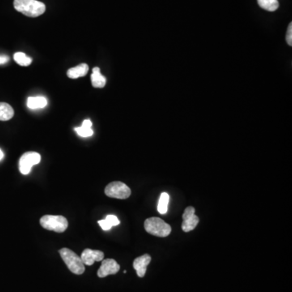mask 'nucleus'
<instances>
[{
    "label": "nucleus",
    "mask_w": 292,
    "mask_h": 292,
    "mask_svg": "<svg viewBox=\"0 0 292 292\" xmlns=\"http://www.w3.org/2000/svg\"><path fill=\"white\" fill-rule=\"evenodd\" d=\"M14 8L29 18H38L46 11L45 5L37 0H14Z\"/></svg>",
    "instance_id": "1"
},
{
    "label": "nucleus",
    "mask_w": 292,
    "mask_h": 292,
    "mask_svg": "<svg viewBox=\"0 0 292 292\" xmlns=\"http://www.w3.org/2000/svg\"><path fill=\"white\" fill-rule=\"evenodd\" d=\"M60 254L64 263L66 264L69 270L75 274L81 275L85 272L86 268L82 262L81 257L69 248H62L60 250Z\"/></svg>",
    "instance_id": "2"
},
{
    "label": "nucleus",
    "mask_w": 292,
    "mask_h": 292,
    "mask_svg": "<svg viewBox=\"0 0 292 292\" xmlns=\"http://www.w3.org/2000/svg\"><path fill=\"white\" fill-rule=\"evenodd\" d=\"M145 229L150 235L158 237L168 236L171 232V227L169 224L159 218H149L145 221Z\"/></svg>",
    "instance_id": "3"
},
{
    "label": "nucleus",
    "mask_w": 292,
    "mask_h": 292,
    "mask_svg": "<svg viewBox=\"0 0 292 292\" xmlns=\"http://www.w3.org/2000/svg\"><path fill=\"white\" fill-rule=\"evenodd\" d=\"M41 226L48 230L63 233L69 226V222L65 217L61 215H45L40 219Z\"/></svg>",
    "instance_id": "4"
},
{
    "label": "nucleus",
    "mask_w": 292,
    "mask_h": 292,
    "mask_svg": "<svg viewBox=\"0 0 292 292\" xmlns=\"http://www.w3.org/2000/svg\"><path fill=\"white\" fill-rule=\"evenodd\" d=\"M131 189L123 182L114 181L105 188V194L111 198L128 199L131 195Z\"/></svg>",
    "instance_id": "5"
},
{
    "label": "nucleus",
    "mask_w": 292,
    "mask_h": 292,
    "mask_svg": "<svg viewBox=\"0 0 292 292\" xmlns=\"http://www.w3.org/2000/svg\"><path fill=\"white\" fill-rule=\"evenodd\" d=\"M41 162V155L36 152H27L21 157L19 161L20 172L23 175H28L32 166Z\"/></svg>",
    "instance_id": "6"
},
{
    "label": "nucleus",
    "mask_w": 292,
    "mask_h": 292,
    "mask_svg": "<svg viewBox=\"0 0 292 292\" xmlns=\"http://www.w3.org/2000/svg\"><path fill=\"white\" fill-rule=\"evenodd\" d=\"M182 229L184 232H189L196 228L199 223V218L195 214L194 207L188 206L186 208L183 214Z\"/></svg>",
    "instance_id": "7"
},
{
    "label": "nucleus",
    "mask_w": 292,
    "mask_h": 292,
    "mask_svg": "<svg viewBox=\"0 0 292 292\" xmlns=\"http://www.w3.org/2000/svg\"><path fill=\"white\" fill-rule=\"evenodd\" d=\"M120 269V264L114 259H106L103 260L102 265L98 270V276L99 277H105L108 275L115 274L119 272Z\"/></svg>",
    "instance_id": "8"
},
{
    "label": "nucleus",
    "mask_w": 292,
    "mask_h": 292,
    "mask_svg": "<svg viewBox=\"0 0 292 292\" xmlns=\"http://www.w3.org/2000/svg\"><path fill=\"white\" fill-rule=\"evenodd\" d=\"M81 260L85 265H92L96 261H102L104 259V253L99 250L86 248L81 254Z\"/></svg>",
    "instance_id": "9"
},
{
    "label": "nucleus",
    "mask_w": 292,
    "mask_h": 292,
    "mask_svg": "<svg viewBox=\"0 0 292 292\" xmlns=\"http://www.w3.org/2000/svg\"><path fill=\"white\" fill-rule=\"evenodd\" d=\"M151 261V256L149 254L136 258L133 261V268L137 271V275L140 277H143L146 273L148 264Z\"/></svg>",
    "instance_id": "10"
},
{
    "label": "nucleus",
    "mask_w": 292,
    "mask_h": 292,
    "mask_svg": "<svg viewBox=\"0 0 292 292\" xmlns=\"http://www.w3.org/2000/svg\"><path fill=\"white\" fill-rule=\"evenodd\" d=\"M89 71V66L86 64H79L78 66L68 71V77L71 79H77L79 77H85Z\"/></svg>",
    "instance_id": "11"
},
{
    "label": "nucleus",
    "mask_w": 292,
    "mask_h": 292,
    "mask_svg": "<svg viewBox=\"0 0 292 292\" xmlns=\"http://www.w3.org/2000/svg\"><path fill=\"white\" fill-rule=\"evenodd\" d=\"M92 86L94 88H103L106 86L107 79L103 75L101 74L99 68H94L91 75Z\"/></svg>",
    "instance_id": "12"
},
{
    "label": "nucleus",
    "mask_w": 292,
    "mask_h": 292,
    "mask_svg": "<svg viewBox=\"0 0 292 292\" xmlns=\"http://www.w3.org/2000/svg\"><path fill=\"white\" fill-rule=\"evenodd\" d=\"M47 105V98L44 97H30L27 100V107L31 110L42 109Z\"/></svg>",
    "instance_id": "13"
},
{
    "label": "nucleus",
    "mask_w": 292,
    "mask_h": 292,
    "mask_svg": "<svg viewBox=\"0 0 292 292\" xmlns=\"http://www.w3.org/2000/svg\"><path fill=\"white\" fill-rule=\"evenodd\" d=\"M75 131L81 137H90L94 134V131L92 129V122L90 120H84L81 127L75 128Z\"/></svg>",
    "instance_id": "14"
},
{
    "label": "nucleus",
    "mask_w": 292,
    "mask_h": 292,
    "mask_svg": "<svg viewBox=\"0 0 292 292\" xmlns=\"http://www.w3.org/2000/svg\"><path fill=\"white\" fill-rule=\"evenodd\" d=\"M14 115L13 107L6 103H0V121L11 120Z\"/></svg>",
    "instance_id": "15"
},
{
    "label": "nucleus",
    "mask_w": 292,
    "mask_h": 292,
    "mask_svg": "<svg viewBox=\"0 0 292 292\" xmlns=\"http://www.w3.org/2000/svg\"><path fill=\"white\" fill-rule=\"evenodd\" d=\"M258 5L268 12H274L278 9L279 3L277 0H257Z\"/></svg>",
    "instance_id": "16"
},
{
    "label": "nucleus",
    "mask_w": 292,
    "mask_h": 292,
    "mask_svg": "<svg viewBox=\"0 0 292 292\" xmlns=\"http://www.w3.org/2000/svg\"><path fill=\"white\" fill-rule=\"evenodd\" d=\"M169 200L170 196L166 192H162L161 194L159 201H158V210L161 214H166L168 209Z\"/></svg>",
    "instance_id": "17"
},
{
    "label": "nucleus",
    "mask_w": 292,
    "mask_h": 292,
    "mask_svg": "<svg viewBox=\"0 0 292 292\" xmlns=\"http://www.w3.org/2000/svg\"><path fill=\"white\" fill-rule=\"evenodd\" d=\"M14 60L19 64L20 66H30L32 63V59L26 56V54L22 52H18L14 55Z\"/></svg>",
    "instance_id": "18"
},
{
    "label": "nucleus",
    "mask_w": 292,
    "mask_h": 292,
    "mask_svg": "<svg viewBox=\"0 0 292 292\" xmlns=\"http://www.w3.org/2000/svg\"><path fill=\"white\" fill-rule=\"evenodd\" d=\"M106 220L109 222L111 226H118L120 223V220L115 215H107Z\"/></svg>",
    "instance_id": "19"
},
{
    "label": "nucleus",
    "mask_w": 292,
    "mask_h": 292,
    "mask_svg": "<svg viewBox=\"0 0 292 292\" xmlns=\"http://www.w3.org/2000/svg\"><path fill=\"white\" fill-rule=\"evenodd\" d=\"M286 43L288 45L291 47L292 46V23L289 24L287 28V33H286Z\"/></svg>",
    "instance_id": "20"
},
{
    "label": "nucleus",
    "mask_w": 292,
    "mask_h": 292,
    "mask_svg": "<svg viewBox=\"0 0 292 292\" xmlns=\"http://www.w3.org/2000/svg\"><path fill=\"white\" fill-rule=\"evenodd\" d=\"M98 224L100 225L102 229L104 230H109L110 229H111V227H112V226L110 225L109 222H107L106 219L98 221Z\"/></svg>",
    "instance_id": "21"
},
{
    "label": "nucleus",
    "mask_w": 292,
    "mask_h": 292,
    "mask_svg": "<svg viewBox=\"0 0 292 292\" xmlns=\"http://www.w3.org/2000/svg\"><path fill=\"white\" fill-rule=\"evenodd\" d=\"M9 57L7 56H0V64H5L9 62Z\"/></svg>",
    "instance_id": "22"
},
{
    "label": "nucleus",
    "mask_w": 292,
    "mask_h": 292,
    "mask_svg": "<svg viewBox=\"0 0 292 292\" xmlns=\"http://www.w3.org/2000/svg\"><path fill=\"white\" fill-rule=\"evenodd\" d=\"M4 157H5V154H4V153H3L2 150L0 149V161L2 160L3 158H4Z\"/></svg>",
    "instance_id": "23"
}]
</instances>
